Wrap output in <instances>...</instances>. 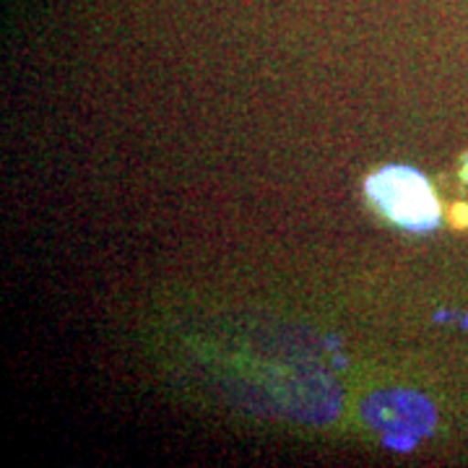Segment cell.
Instances as JSON below:
<instances>
[{
	"instance_id": "obj_1",
	"label": "cell",
	"mask_w": 468,
	"mask_h": 468,
	"mask_svg": "<svg viewBox=\"0 0 468 468\" xmlns=\"http://www.w3.org/2000/svg\"><path fill=\"white\" fill-rule=\"evenodd\" d=\"M365 198L385 221L403 232H432L442 217L432 185L414 167L390 165L367 175Z\"/></svg>"
},
{
	"instance_id": "obj_2",
	"label": "cell",
	"mask_w": 468,
	"mask_h": 468,
	"mask_svg": "<svg viewBox=\"0 0 468 468\" xmlns=\"http://www.w3.org/2000/svg\"><path fill=\"white\" fill-rule=\"evenodd\" d=\"M448 218H451V224L455 227V229H466L468 227V206L466 203H455L451 208V214H448Z\"/></svg>"
},
{
	"instance_id": "obj_3",
	"label": "cell",
	"mask_w": 468,
	"mask_h": 468,
	"mask_svg": "<svg viewBox=\"0 0 468 468\" xmlns=\"http://www.w3.org/2000/svg\"><path fill=\"white\" fill-rule=\"evenodd\" d=\"M461 175H463V180H468V156L463 159V169H461Z\"/></svg>"
}]
</instances>
